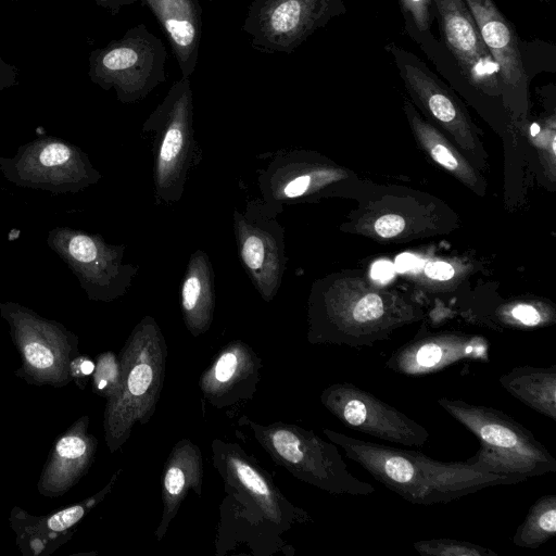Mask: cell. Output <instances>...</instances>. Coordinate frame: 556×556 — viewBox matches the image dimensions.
I'll return each mask as SVG.
<instances>
[{
  "instance_id": "35",
  "label": "cell",
  "mask_w": 556,
  "mask_h": 556,
  "mask_svg": "<svg viewBox=\"0 0 556 556\" xmlns=\"http://www.w3.org/2000/svg\"><path fill=\"white\" fill-rule=\"evenodd\" d=\"M393 275L392 264L389 262H378L372 267V277L377 279H388Z\"/></svg>"
},
{
  "instance_id": "4",
  "label": "cell",
  "mask_w": 556,
  "mask_h": 556,
  "mask_svg": "<svg viewBox=\"0 0 556 556\" xmlns=\"http://www.w3.org/2000/svg\"><path fill=\"white\" fill-rule=\"evenodd\" d=\"M153 138V190L155 204L177 203L202 151L193 127V94L189 77L176 80L141 127Z\"/></svg>"
},
{
  "instance_id": "24",
  "label": "cell",
  "mask_w": 556,
  "mask_h": 556,
  "mask_svg": "<svg viewBox=\"0 0 556 556\" xmlns=\"http://www.w3.org/2000/svg\"><path fill=\"white\" fill-rule=\"evenodd\" d=\"M556 534V495L538 498L523 521L516 529L511 541L518 547L538 548Z\"/></svg>"
},
{
  "instance_id": "8",
  "label": "cell",
  "mask_w": 556,
  "mask_h": 556,
  "mask_svg": "<svg viewBox=\"0 0 556 556\" xmlns=\"http://www.w3.org/2000/svg\"><path fill=\"white\" fill-rule=\"evenodd\" d=\"M0 172L17 187L54 194L78 193L102 178L80 147L48 135L22 144L11 157L0 156Z\"/></svg>"
},
{
  "instance_id": "31",
  "label": "cell",
  "mask_w": 556,
  "mask_h": 556,
  "mask_svg": "<svg viewBox=\"0 0 556 556\" xmlns=\"http://www.w3.org/2000/svg\"><path fill=\"white\" fill-rule=\"evenodd\" d=\"M16 85H18L17 68L0 56V94Z\"/></svg>"
},
{
  "instance_id": "34",
  "label": "cell",
  "mask_w": 556,
  "mask_h": 556,
  "mask_svg": "<svg viewBox=\"0 0 556 556\" xmlns=\"http://www.w3.org/2000/svg\"><path fill=\"white\" fill-rule=\"evenodd\" d=\"M96 4L106 11H109L112 15L117 14L122 8L126 5L134 4L136 2L142 0H94Z\"/></svg>"
},
{
  "instance_id": "20",
  "label": "cell",
  "mask_w": 556,
  "mask_h": 556,
  "mask_svg": "<svg viewBox=\"0 0 556 556\" xmlns=\"http://www.w3.org/2000/svg\"><path fill=\"white\" fill-rule=\"evenodd\" d=\"M164 29L181 76L190 77L198 64L202 36L199 0H142Z\"/></svg>"
},
{
  "instance_id": "5",
  "label": "cell",
  "mask_w": 556,
  "mask_h": 556,
  "mask_svg": "<svg viewBox=\"0 0 556 556\" xmlns=\"http://www.w3.org/2000/svg\"><path fill=\"white\" fill-rule=\"evenodd\" d=\"M256 440L278 465L296 479L333 495L366 496L372 484L359 480L336 444L296 425H257L248 420Z\"/></svg>"
},
{
  "instance_id": "32",
  "label": "cell",
  "mask_w": 556,
  "mask_h": 556,
  "mask_svg": "<svg viewBox=\"0 0 556 556\" xmlns=\"http://www.w3.org/2000/svg\"><path fill=\"white\" fill-rule=\"evenodd\" d=\"M425 273L435 280H448L454 276V268L445 262H429L425 266Z\"/></svg>"
},
{
  "instance_id": "27",
  "label": "cell",
  "mask_w": 556,
  "mask_h": 556,
  "mask_svg": "<svg viewBox=\"0 0 556 556\" xmlns=\"http://www.w3.org/2000/svg\"><path fill=\"white\" fill-rule=\"evenodd\" d=\"M91 376L92 391L105 400L111 397L121 382L118 356L111 351L99 354Z\"/></svg>"
},
{
  "instance_id": "10",
  "label": "cell",
  "mask_w": 556,
  "mask_h": 556,
  "mask_svg": "<svg viewBox=\"0 0 556 556\" xmlns=\"http://www.w3.org/2000/svg\"><path fill=\"white\" fill-rule=\"evenodd\" d=\"M346 13L344 0H253L242 25L262 53H292L317 29Z\"/></svg>"
},
{
  "instance_id": "6",
  "label": "cell",
  "mask_w": 556,
  "mask_h": 556,
  "mask_svg": "<svg viewBox=\"0 0 556 556\" xmlns=\"http://www.w3.org/2000/svg\"><path fill=\"white\" fill-rule=\"evenodd\" d=\"M0 316L7 321L21 356L17 377L29 384L55 388L72 382L71 364L80 354L74 332L13 301L0 303Z\"/></svg>"
},
{
  "instance_id": "7",
  "label": "cell",
  "mask_w": 556,
  "mask_h": 556,
  "mask_svg": "<svg viewBox=\"0 0 556 556\" xmlns=\"http://www.w3.org/2000/svg\"><path fill=\"white\" fill-rule=\"evenodd\" d=\"M166 56L162 40L139 24L91 51L88 76L103 90H114L119 102L135 103L165 81Z\"/></svg>"
},
{
  "instance_id": "37",
  "label": "cell",
  "mask_w": 556,
  "mask_h": 556,
  "mask_svg": "<svg viewBox=\"0 0 556 556\" xmlns=\"http://www.w3.org/2000/svg\"><path fill=\"white\" fill-rule=\"evenodd\" d=\"M210 1H213V0H210Z\"/></svg>"
},
{
  "instance_id": "23",
  "label": "cell",
  "mask_w": 556,
  "mask_h": 556,
  "mask_svg": "<svg viewBox=\"0 0 556 556\" xmlns=\"http://www.w3.org/2000/svg\"><path fill=\"white\" fill-rule=\"evenodd\" d=\"M498 382L528 407L556 420V365L516 366L500 376Z\"/></svg>"
},
{
  "instance_id": "29",
  "label": "cell",
  "mask_w": 556,
  "mask_h": 556,
  "mask_svg": "<svg viewBox=\"0 0 556 556\" xmlns=\"http://www.w3.org/2000/svg\"><path fill=\"white\" fill-rule=\"evenodd\" d=\"M94 369V362L87 355H77L71 364L72 382H75L80 389L85 388L88 377Z\"/></svg>"
},
{
  "instance_id": "36",
  "label": "cell",
  "mask_w": 556,
  "mask_h": 556,
  "mask_svg": "<svg viewBox=\"0 0 556 556\" xmlns=\"http://www.w3.org/2000/svg\"><path fill=\"white\" fill-rule=\"evenodd\" d=\"M540 1H546V2H548L549 0H540Z\"/></svg>"
},
{
  "instance_id": "17",
  "label": "cell",
  "mask_w": 556,
  "mask_h": 556,
  "mask_svg": "<svg viewBox=\"0 0 556 556\" xmlns=\"http://www.w3.org/2000/svg\"><path fill=\"white\" fill-rule=\"evenodd\" d=\"M489 362V344L480 337L454 334L415 340L392 352L386 367L417 377L439 372L462 361Z\"/></svg>"
},
{
  "instance_id": "14",
  "label": "cell",
  "mask_w": 556,
  "mask_h": 556,
  "mask_svg": "<svg viewBox=\"0 0 556 556\" xmlns=\"http://www.w3.org/2000/svg\"><path fill=\"white\" fill-rule=\"evenodd\" d=\"M441 42L465 79L479 90L501 92L498 67L489 53L464 0H432Z\"/></svg>"
},
{
  "instance_id": "33",
  "label": "cell",
  "mask_w": 556,
  "mask_h": 556,
  "mask_svg": "<svg viewBox=\"0 0 556 556\" xmlns=\"http://www.w3.org/2000/svg\"><path fill=\"white\" fill-rule=\"evenodd\" d=\"M431 154L439 164L448 169H455L458 166V163L454 155L443 144H435L431 150Z\"/></svg>"
},
{
  "instance_id": "21",
  "label": "cell",
  "mask_w": 556,
  "mask_h": 556,
  "mask_svg": "<svg viewBox=\"0 0 556 556\" xmlns=\"http://www.w3.org/2000/svg\"><path fill=\"white\" fill-rule=\"evenodd\" d=\"M202 483L203 462L198 445L188 439L177 442L164 466L161 490L163 510L155 530L157 540L165 535L189 490L201 495Z\"/></svg>"
},
{
  "instance_id": "26",
  "label": "cell",
  "mask_w": 556,
  "mask_h": 556,
  "mask_svg": "<svg viewBox=\"0 0 556 556\" xmlns=\"http://www.w3.org/2000/svg\"><path fill=\"white\" fill-rule=\"evenodd\" d=\"M407 35L416 42L431 33L432 0H397Z\"/></svg>"
},
{
  "instance_id": "16",
  "label": "cell",
  "mask_w": 556,
  "mask_h": 556,
  "mask_svg": "<svg viewBox=\"0 0 556 556\" xmlns=\"http://www.w3.org/2000/svg\"><path fill=\"white\" fill-rule=\"evenodd\" d=\"M468 5L481 38L496 63L501 90L509 96H523L528 75L522 55V41L514 25L501 12L494 0H464Z\"/></svg>"
},
{
  "instance_id": "30",
  "label": "cell",
  "mask_w": 556,
  "mask_h": 556,
  "mask_svg": "<svg viewBox=\"0 0 556 556\" xmlns=\"http://www.w3.org/2000/svg\"><path fill=\"white\" fill-rule=\"evenodd\" d=\"M404 226L405 222L402 216L388 214L377 219L375 230L382 238H392L400 233Z\"/></svg>"
},
{
  "instance_id": "9",
  "label": "cell",
  "mask_w": 556,
  "mask_h": 556,
  "mask_svg": "<svg viewBox=\"0 0 556 556\" xmlns=\"http://www.w3.org/2000/svg\"><path fill=\"white\" fill-rule=\"evenodd\" d=\"M48 247L66 264L88 300L112 302L127 293L139 267L124 262L125 244L65 226L48 231Z\"/></svg>"
},
{
  "instance_id": "2",
  "label": "cell",
  "mask_w": 556,
  "mask_h": 556,
  "mask_svg": "<svg viewBox=\"0 0 556 556\" xmlns=\"http://www.w3.org/2000/svg\"><path fill=\"white\" fill-rule=\"evenodd\" d=\"M167 358V345L152 316H144L132 329L118 355L121 382L104 408V440L111 453L129 439L134 427L146 425L160 400Z\"/></svg>"
},
{
  "instance_id": "11",
  "label": "cell",
  "mask_w": 556,
  "mask_h": 556,
  "mask_svg": "<svg viewBox=\"0 0 556 556\" xmlns=\"http://www.w3.org/2000/svg\"><path fill=\"white\" fill-rule=\"evenodd\" d=\"M277 215L261 199L247 202L244 212L232 213L238 257L265 302L277 295L287 266L285 228Z\"/></svg>"
},
{
  "instance_id": "12",
  "label": "cell",
  "mask_w": 556,
  "mask_h": 556,
  "mask_svg": "<svg viewBox=\"0 0 556 556\" xmlns=\"http://www.w3.org/2000/svg\"><path fill=\"white\" fill-rule=\"evenodd\" d=\"M324 407L345 427L405 446H424L428 430L400 409L351 382H337L320 394Z\"/></svg>"
},
{
  "instance_id": "18",
  "label": "cell",
  "mask_w": 556,
  "mask_h": 556,
  "mask_svg": "<svg viewBox=\"0 0 556 556\" xmlns=\"http://www.w3.org/2000/svg\"><path fill=\"white\" fill-rule=\"evenodd\" d=\"M261 366L260 357L249 345L233 340L202 372L199 387L205 400L217 408H224L253 396Z\"/></svg>"
},
{
  "instance_id": "15",
  "label": "cell",
  "mask_w": 556,
  "mask_h": 556,
  "mask_svg": "<svg viewBox=\"0 0 556 556\" xmlns=\"http://www.w3.org/2000/svg\"><path fill=\"white\" fill-rule=\"evenodd\" d=\"M121 470L109 483L92 496L54 513L34 516L14 506L10 513V526L16 534V544L24 555H49L71 540L76 527L113 489Z\"/></svg>"
},
{
  "instance_id": "13",
  "label": "cell",
  "mask_w": 556,
  "mask_h": 556,
  "mask_svg": "<svg viewBox=\"0 0 556 556\" xmlns=\"http://www.w3.org/2000/svg\"><path fill=\"white\" fill-rule=\"evenodd\" d=\"M214 465L230 495L242 504H252L258 515L280 532L293 523L306 522V511L293 506L279 492L267 473L236 444L215 441Z\"/></svg>"
},
{
  "instance_id": "1",
  "label": "cell",
  "mask_w": 556,
  "mask_h": 556,
  "mask_svg": "<svg viewBox=\"0 0 556 556\" xmlns=\"http://www.w3.org/2000/svg\"><path fill=\"white\" fill-rule=\"evenodd\" d=\"M323 432L376 481L416 505L445 504L486 488L525 481L491 472L473 457L442 462L417 451L361 440L328 428Z\"/></svg>"
},
{
  "instance_id": "3",
  "label": "cell",
  "mask_w": 556,
  "mask_h": 556,
  "mask_svg": "<svg viewBox=\"0 0 556 556\" xmlns=\"http://www.w3.org/2000/svg\"><path fill=\"white\" fill-rule=\"evenodd\" d=\"M437 403L477 437L480 447L472 457L489 471L523 480L556 471V459L547 448L506 413L445 396Z\"/></svg>"
},
{
  "instance_id": "19",
  "label": "cell",
  "mask_w": 556,
  "mask_h": 556,
  "mask_svg": "<svg viewBox=\"0 0 556 556\" xmlns=\"http://www.w3.org/2000/svg\"><path fill=\"white\" fill-rule=\"evenodd\" d=\"M98 440L89 432V417L81 416L54 442L39 477L38 492L48 497L64 495L89 471Z\"/></svg>"
},
{
  "instance_id": "22",
  "label": "cell",
  "mask_w": 556,
  "mask_h": 556,
  "mask_svg": "<svg viewBox=\"0 0 556 556\" xmlns=\"http://www.w3.org/2000/svg\"><path fill=\"white\" fill-rule=\"evenodd\" d=\"M214 269L207 254L199 249L189 257L180 285V308L193 337L205 333L215 311Z\"/></svg>"
},
{
  "instance_id": "25",
  "label": "cell",
  "mask_w": 556,
  "mask_h": 556,
  "mask_svg": "<svg viewBox=\"0 0 556 556\" xmlns=\"http://www.w3.org/2000/svg\"><path fill=\"white\" fill-rule=\"evenodd\" d=\"M421 556H496L489 547L456 539H428L413 543Z\"/></svg>"
},
{
  "instance_id": "28",
  "label": "cell",
  "mask_w": 556,
  "mask_h": 556,
  "mask_svg": "<svg viewBox=\"0 0 556 556\" xmlns=\"http://www.w3.org/2000/svg\"><path fill=\"white\" fill-rule=\"evenodd\" d=\"M511 319L521 327H536L544 321L540 311L530 304H518L511 308Z\"/></svg>"
}]
</instances>
